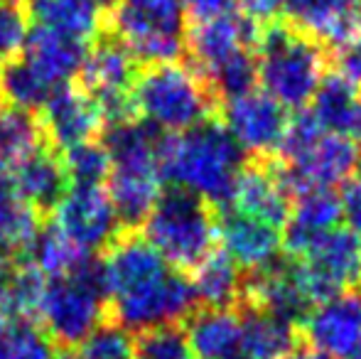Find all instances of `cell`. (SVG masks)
Here are the masks:
<instances>
[{
  "label": "cell",
  "instance_id": "cell-29",
  "mask_svg": "<svg viewBox=\"0 0 361 359\" xmlns=\"http://www.w3.org/2000/svg\"><path fill=\"white\" fill-rule=\"evenodd\" d=\"M49 148L39 116L23 109H0V173H13L20 163Z\"/></svg>",
  "mask_w": 361,
  "mask_h": 359
},
{
  "label": "cell",
  "instance_id": "cell-4",
  "mask_svg": "<svg viewBox=\"0 0 361 359\" xmlns=\"http://www.w3.org/2000/svg\"><path fill=\"white\" fill-rule=\"evenodd\" d=\"M133 111L145 123L175 135L209 121L219 111V101L192 64L167 62L140 69Z\"/></svg>",
  "mask_w": 361,
  "mask_h": 359
},
{
  "label": "cell",
  "instance_id": "cell-20",
  "mask_svg": "<svg viewBox=\"0 0 361 359\" xmlns=\"http://www.w3.org/2000/svg\"><path fill=\"white\" fill-rule=\"evenodd\" d=\"M101 266H104V283L109 300L145 286L152 278L162 276L170 269L167 261L155 251V246L138 231H123L104 251Z\"/></svg>",
  "mask_w": 361,
  "mask_h": 359
},
{
  "label": "cell",
  "instance_id": "cell-3",
  "mask_svg": "<svg viewBox=\"0 0 361 359\" xmlns=\"http://www.w3.org/2000/svg\"><path fill=\"white\" fill-rule=\"evenodd\" d=\"M258 82L283 109H302L317 94L329 67V52L288 23H271L258 30Z\"/></svg>",
  "mask_w": 361,
  "mask_h": 359
},
{
  "label": "cell",
  "instance_id": "cell-24",
  "mask_svg": "<svg viewBox=\"0 0 361 359\" xmlns=\"http://www.w3.org/2000/svg\"><path fill=\"white\" fill-rule=\"evenodd\" d=\"M310 114L324 130L361 145V87L357 84L339 74L324 77L317 94L312 96Z\"/></svg>",
  "mask_w": 361,
  "mask_h": 359
},
{
  "label": "cell",
  "instance_id": "cell-26",
  "mask_svg": "<svg viewBox=\"0 0 361 359\" xmlns=\"http://www.w3.org/2000/svg\"><path fill=\"white\" fill-rule=\"evenodd\" d=\"M197 305L207 310H241L243 278L241 269L226 251H212L195 269L192 278Z\"/></svg>",
  "mask_w": 361,
  "mask_h": 359
},
{
  "label": "cell",
  "instance_id": "cell-22",
  "mask_svg": "<svg viewBox=\"0 0 361 359\" xmlns=\"http://www.w3.org/2000/svg\"><path fill=\"white\" fill-rule=\"evenodd\" d=\"M86 52H89V42H81V39H74L69 35L57 32V30L42 28V25H35L30 30L23 47V57L54 89L79 77Z\"/></svg>",
  "mask_w": 361,
  "mask_h": 359
},
{
  "label": "cell",
  "instance_id": "cell-33",
  "mask_svg": "<svg viewBox=\"0 0 361 359\" xmlns=\"http://www.w3.org/2000/svg\"><path fill=\"white\" fill-rule=\"evenodd\" d=\"M62 163L72 187H104L111 175V155L104 143L89 140L62 153Z\"/></svg>",
  "mask_w": 361,
  "mask_h": 359
},
{
  "label": "cell",
  "instance_id": "cell-39",
  "mask_svg": "<svg viewBox=\"0 0 361 359\" xmlns=\"http://www.w3.org/2000/svg\"><path fill=\"white\" fill-rule=\"evenodd\" d=\"M185 15H190L192 23H207V20L231 15L236 8V0H182Z\"/></svg>",
  "mask_w": 361,
  "mask_h": 359
},
{
  "label": "cell",
  "instance_id": "cell-36",
  "mask_svg": "<svg viewBox=\"0 0 361 359\" xmlns=\"http://www.w3.org/2000/svg\"><path fill=\"white\" fill-rule=\"evenodd\" d=\"M76 359H133V337L128 330L106 317L79 345Z\"/></svg>",
  "mask_w": 361,
  "mask_h": 359
},
{
  "label": "cell",
  "instance_id": "cell-31",
  "mask_svg": "<svg viewBox=\"0 0 361 359\" xmlns=\"http://www.w3.org/2000/svg\"><path fill=\"white\" fill-rule=\"evenodd\" d=\"M86 256H94V254H84L79 251L52 221L39 226L37 236L32 239L30 249L20 256V261L30 264L35 271H39L44 278L54 281V278H64L69 276Z\"/></svg>",
  "mask_w": 361,
  "mask_h": 359
},
{
  "label": "cell",
  "instance_id": "cell-12",
  "mask_svg": "<svg viewBox=\"0 0 361 359\" xmlns=\"http://www.w3.org/2000/svg\"><path fill=\"white\" fill-rule=\"evenodd\" d=\"M302 345L324 359L361 357V288L317 303L300 320Z\"/></svg>",
  "mask_w": 361,
  "mask_h": 359
},
{
  "label": "cell",
  "instance_id": "cell-47",
  "mask_svg": "<svg viewBox=\"0 0 361 359\" xmlns=\"http://www.w3.org/2000/svg\"><path fill=\"white\" fill-rule=\"evenodd\" d=\"M0 109H3V104H0Z\"/></svg>",
  "mask_w": 361,
  "mask_h": 359
},
{
  "label": "cell",
  "instance_id": "cell-41",
  "mask_svg": "<svg viewBox=\"0 0 361 359\" xmlns=\"http://www.w3.org/2000/svg\"><path fill=\"white\" fill-rule=\"evenodd\" d=\"M286 359H324L322 355H317L314 350H310V347H305V345H298L293 352L286 357Z\"/></svg>",
  "mask_w": 361,
  "mask_h": 359
},
{
  "label": "cell",
  "instance_id": "cell-44",
  "mask_svg": "<svg viewBox=\"0 0 361 359\" xmlns=\"http://www.w3.org/2000/svg\"><path fill=\"white\" fill-rule=\"evenodd\" d=\"M54 359H76V357L72 355V352H59V350H57V355H54Z\"/></svg>",
  "mask_w": 361,
  "mask_h": 359
},
{
  "label": "cell",
  "instance_id": "cell-48",
  "mask_svg": "<svg viewBox=\"0 0 361 359\" xmlns=\"http://www.w3.org/2000/svg\"><path fill=\"white\" fill-rule=\"evenodd\" d=\"M359 359H361V357H359Z\"/></svg>",
  "mask_w": 361,
  "mask_h": 359
},
{
  "label": "cell",
  "instance_id": "cell-14",
  "mask_svg": "<svg viewBox=\"0 0 361 359\" xmlns=\"http://www.w3.org/2000/svg\"><path fill=\"white\" fill-rule=\"evenodd\" d=\"M37 116L47 145L59 155L81 143L96 140L106 128L99 104L72 82L54 89Z\"/></svg>",
  "mask_w": 361,
  "mask_h": 359
},
{
  "label": "cell",
  "instance_id": "cell-9",
  "mask_svg": "<svg viewBox=\"0 0 361 359\" xmlns=\"http://www.w3.org/2000/svg\"><path fill=\"white\" fill-rule=\"evenodd\" d=\"M197 308L200 305L190 278L182 271L167 269L145 286L109 300L106 317L128 332H145L152 327L177 325Z\"/></svg>",
  "mask_w": 361,
  "mask_h": 359
},
{
  "label": "cell",
  "instance_id": "cell-28",
  "mask_svg": "<svg viewBox=\"0 0 361 359\" xmlns=\"http://www.w3.org/2000/svg\"><path fill=\"white\" fill-rule=\"evenodd\" d=\"M30 15L42 28L57 30L81 42L96 39L104 32V8L86 0H32Z\"/></svg>",
  "mask_w": 361,
  "mask_h": 359
},
{
  "label": "cell",
  "instance_id": "cell-15",
  "mask_svg": "<svg viewBox=\"0 0 361 359\" xmlns=\"http://www.w3.org/2000/svg\"><path fill=\"white\" fill-rule=\"evenodd\" d=\"M314 305L317 303L298 259H278L266 269L248 273V281H243L241 308H258L298 325Z\"/></svg>",
  "mask_w": 361,
  "mask_h": 359
},
{
  "label": "cell",
  "instance_id": "cell-35",
  "mask_svg": "<svg viewBox=\"0 0 361 359\" xmlns=\"http://www.w3.org/2000/svg\"><path fill=\"white\" fill-rule=\"evenodd\" d=\"M133 359H195V352L187 330L177 322L138 332L133 340Z\"/></svg>",
  "mask_w": 361,
  "mask_h": 359
},
{
  "label": "cell",
  "instance_id": "cell-7",
  "mask_svg": "<svg viewBox=\"0 0 361 359\" xmlns=\"http://www.w3.org/2000/svg\"><path fill=\"white\" fill-rule=\"evenodd\" d=\"M145 239L175 271H195L214 251L216 209L185 190H167L143 224Z\"/></svg>",
  "mask_w": 361,
  "mask_h": 359
},
{
  "label": "cell",
  "instance_id": "cell-27",
  "mask_svg": "<svg viewBox=\"0 0 361 359\" xmlns=\"http://www.w3.org/2000/svg\"><path fill=\"white\" fill-rule=\"evenodd\" d=\"M243 342L241 355L246 359H286L298 347L295 322L258 308H241Z\"/></svg>",
  "mask_w": 361,
  "mask_h": 359
},
{
  "label": "cell",
  "instance_id": "cell-23",
  "mask_svg": "<svg viewBox=\"0 0 361 359\" xmlns=\"http://www.w3.org/2000/svg\"><path fill=\"white\" fill-rule=\"evenodd\" d=\"M8 175L13 180L15 190L20 192V197L39 214L54 212L59 200L72 187L67 170H64L62 155L54 153L52 148H42Z\"/></svg>",
  "mask_w": 361,
  "mask_h": 359
},
{
  "label": "cell",
  "instance_id": "cell-17",
  "mask_svg": "<svg viewBox=\"0 0 361 359\" xmlns=\"http://www.w3.org/2000/svg\"><path fill=\"white\" fill-rule=\"evenodd\" d=\"M258 25L246 20L243 15H224V18L195 23L187 32V47L190 64L202 74L209 77L216 67L236 57L238 52L256 49L258 42Z\"/></svg>",
  "mask_w": 361,
  "mask_h": 359
},
{
  "label": "cell",
  "instance_id": "cell-2",
  "mask_svg": "<svg viewBox=\"0 0 361 359\" xmlns=\"http://www.w3.org/2000/svg\"><path fill=\"white\" fill-rule=\"evenodd\" d=\"M359 145L324 130L310 111L290 118L288 133L273 158L278 178L290 195L312 190H332L347 182L359 165Z\"/></svg>",
  "mask_w": 361,
  "mask_h": 359
},
{
  "label": "cell",
  "instance_id": "cell-19",
  "mask_svg": "<svg viewBox=\"0 0 361 359\" xmlns=\"http://www.w3.org/2000/svg\"><path fill=\"white\" fill-rule=\"evenodd\" d=\"M290 197L293 195L278 178L273 160H246L243 170L233 182L231 197L224 207H231V209L256 217V219L281 229L288 221L290 207H293Z\"/></svg>",
  "mask_w": 361,
  "mask_h": 359
},
{
  "label": "cell",
  "instance_id": "cell-13",
  "mask_svg": "<svg viewBox=\"0 0 361 359\" xmlns=\"http://www.w3.org/2000/svg\"><path fill=\"white\" fill-rule=\"evenodd\" d=\"M298 261L314 303L361 288V236L349 229L329 231Z\"/></svg>",
  "mask_w": 361,
  "mask_h": 359
},
{
  "label": "cell",
  "instance_id": "cell-21",
  "mask_svg": "<svg viewBox=\"0 0 361 359\" xmlns=\"http://www.w3.org/2000/svg\"><path fill=\"white\" fill-rule=\"evenodd\" d=\"M342 219L339 197L332 190H312L298 195V202L290 207L288 221L283 226V249L293 259H302L319 239L337 229Z\"/></svg>",
  "mask_w": 361,
  "mask_h": 359
},
{
  "label": "cell",
  "instance_id": "cell-45",
  "mask_svg": "<svg viewBox=\"0 0 361 359\" xmlns=\"http://www.w3.org/2000/svg\"><path fill=\"white\" fill-rule=\"evenodd\" d=\"M13 3H20V5H25V3H32V0H13Z\"/></svg>",
  "mask_w": 361,
  "mask_h": 359
},
{
  "label": "cell",
  "instance_id": "cell-42",
  "mask_svg": "<svg viewBox=\"0 0 361 359\" xmlns=\"http://www.w3.org/2000/svg\"><path fill=\"white\" fill-rule=\"evenodd\" d=\"M86 3H91V5H96V8H109L111 3H114V0H86Z\"/></svg>",
  "mask_w": 361,
  "mask_h": 359
},
{
  "label": "cell",
  "instance_id": "cell-6",
  "mask_svg": "<svg viewBox=\"0 0 361 359\" xmlns=\"http://www.w3.org/2000/svg\"><path fill=\"white\" fill-rule=\"evenodd\" d=\"M104 32L140 67L177 62L187 47L185 8L182 0H114L104 10Z\"/></svg>",
  "mask_w": 361,
  "mask_h": 359
},
{
  "label": "cell",
  "instance_id": "cell-25",
  "mask_svg": "<svg viewBox=\"0 0 361 359\" xmlns=\"http://www.w3.org/2000/svg\"><path fill=\"white\" fill-rule=\"evenodd\" d=\"M185 330L197 359H233L241 355L243 322L238 310L197 308Z\"/></svg>",
  "mask_w": 361,
  "mask_h": 359
},
{
  "label": "cell",
  "instance_id": "cell-34",
  "mask_svg": "<svg viewBox=\"0 0 361 359\" xmlns=\"http://www.w3.org/2000/svg\"><path fill=\"white\" fill-rule=\"evenodd\" d=\"M57 347L32 320H15L0 330V359H54Z\"/></svg>",
  "mask_w": 361,
  "mask_h": 359
},
{
  "label": "cell",
  "instance_id": "cell-30",
  "mask_svg": "<svg viewBox=\"0 0 361 359\" xmlns=\"http://www.w3.org/2000/svg\"><path fill=\"white\" fill-rule=\"evenodd\" d=\"M42 214L27 205L15 190L8 173H0V241L13 261L30 249L42 226Z\"/></svg>",
  "mask_w": 361,
  "mask_h": 359
},
{
  "label": "cell",
  "instance_id": "cell-11",
  "mask_svg": "<svg viewBox=\"0 0 361 359\" xmlns=\"http://www.w3.org/2000/svg\"><path fill=\"white\" fill-rule=\"evenodd\" d=\"M52 224L84 254L106 251L123 234L104 187H69L54 207Z\"/></svg>",
  "mask_w": 361,
  "mask_h": 359
},
{
  "label": "cell",
  "instance_id": "cell-10",
  "mask_svg": "<svg viewBox=\"0 0 361 359\" xmlns=\"http://www.w3.org/2000/svg\"><path fill=\"white\" fill-rule=\"evenodd\" d=\"M224 128L248 160H273L288 133V114L266 91L236 96L219 104Z\"/></svg>",
  "mask_w": 361,
  "mask_h": 359
},
{
  "label": "cell",
  "instance_id": "cell-5",
  "mask_svg": "<svg viewBox=\"0 0 361 359\" xmlns=\"http://www.w3.org/2000/svg\"><path fill=\"white\" fill-rule=\"evenodd\" d=\"M106 312H109V298H106L104 266L94 254L86 256L69 276L47 283L37 325L47 332L59 352H69L106 320Z\"/></svg>",
  "mask_w": 361,
  "mask_h": 359
},
{
  "label": "cell",
  "instance_id": "cell-40",
  "mask_svg": "<svg viewBox=\"0 0 361 359\" xmlns=\"http://www.w3.org/2000/svg\"><path fill=\"white\" fill-rule=\"evenodd\" d=\"M236 5L241 8L243 18L251 20L258 28L276 23L278 13H281V0H236Z\"/></svg>",
  "mask_w": 361,
  "mask_h": 359
},
{
  "label": "cell",
  "instance_id": "cell-43",
  "mask_svg": "<svg viewBox=\"0 0 361 359\" xmlns=\"http://www.w3.org/2000/svg\"><path fill=\"white\" fill-rule=\"evenodd\" d=\"M8 261H13L8 256V251H5V246H3V241H0V264H8Z\"/></svg>",
  "mask_w": 361,
  "mask_h": 359
},
{
  "label": "cell",
  "instance_id": "cell-16",
  "mask_svg": "<svg viewBox=\"0 0 361 359\" xmlns=\"http://www.w3.org/2000/svg\"><path fill=\"white\" fill-rule=\"evenodd\" d=\"M281 10L290 28L327 52L361 37V0H281Z\"/></svg>",
  "mask_w": 361,
  "mask_h": 359
},
{
  "label": "cell",
  "instance_id": "cell-8",
  "mask_svg": "<svg viewBox=\"0 0 361 359\" xmlns=\"http://www.w3.org/2000/svg\"><path fill=\"white\" fill-rule=\"evenodd\" d=\"M140 69L138 59L111 35L101 32L89 44L76 84L99 104L106 126L135 118L133 87Z\"/></svg>",
  "mask_w": 361,
  "mask_h": 359
},
{
  "label": "cell",
  "instance_id": "cell-46",
  "mask_svg": "<svg viewBox=\"0 0 361 359\" xmlns=\"http://www.w3.org/2000/svg\"><path fill=\"white\" fill-rule=\"evenodd\" d=\"M359 165H361V158H359Z\"/></svg>",
  "mask_w": 361,
  "mask_h": 359
},
{
  "label": "cell",
  "instance_id": "cell-32",
  "mask_svg": "<svg viewBox=\"0 0 361 359\" xmlns=\"http://www.w3.org/2000/svg\"><path fill=\"white\" fill-rule=\"evenodd\" d=\"M54 91L52 84L20 54L0 67V104L39 114Z\"/></svg>",
  "mask_w": 361,
  "mask_h": 359
},
{
  "label": "cell",
  "instance_id": "cell-1",
  "mask_svg": "<svg viewBox=\"0 0 361 359\" xmlns=\"http://www.w3.org/2000/svg\"><path fill=\"white\" fill-rule=\"evenodd\" d=\"M243 165V150L214 118L185 133L167 135L160 153L162 180L202 197L214 209L228 202Z\"/></svg>",
  "mask_w": 361,
  "mask_h": 359
},
{
  "label": "cell",
  "instance_id": "cell-37",
  "mask_svg": "<svg viewBox=\"0 0 361 359\" xmlns=\"http://www.w3.org/2000/svg\"><path fill=\"white\" fill-rule=\"evenodd\" d=\"M30 18L25 13V5L13 0H0V67L10 59L20 57L27 39Z\"/></svg>",
  "mask_w": 361,
  "mask_h": 359
},
{
  "label": "cell",
  "instance_id": "cell-18",
  "mask_svg": "<svg viewBox=\"0 0 361 359\" xmlns=\"http://www.w3.org/2000/svg\"><path fill=\"white\" fill-rule=\"evenodd\" d=\"M216 236L238 269L248 273L276 264L283 249V234L278 226H271L231 207L216 209Z\"/></svg>",
  "mask_w": 361,
  "mask_h": 359
},
{
  "label": "cell",
  "instance_id": "cell-38",
  "mask_svg": "<svg viewBox=\"0 0 361 359\" xmlns=\"http://www.w3.org/2000/svg\"><path fill=\"white\" fill-rule=\"evenodd\" d=\"M339 207H342V219L349 224V231L361 236V178L344 182L339 192Z\"/></svg>",
  "mask_w": 361,
  "mask_h": 359
}]
</instances>
